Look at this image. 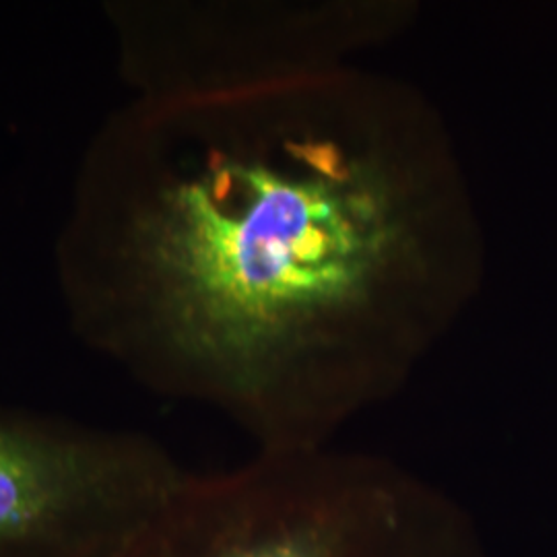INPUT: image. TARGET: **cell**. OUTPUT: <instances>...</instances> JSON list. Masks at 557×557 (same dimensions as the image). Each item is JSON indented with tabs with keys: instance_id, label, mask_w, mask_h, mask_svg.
Instances as JSON below:
<instances>
[{
	"instance_id": "6da1fadb",
	"label": "cell",
	"mask_w": 557,
	"mask_h": 557,
	"mask_svg": "<svg viewBox=\"0 0 557 557\" xmlns=\"http://www.w3.org/2000/svg\"><path fill=\"white\" fill-rule=\"evenodd\" d=\"M209 124L139 225L161 376L262 453L331 446L478 296L457 145L411 83L359 64L252 85Z\"/></svg>"
},
{
	"instance_id": "7a4b0ae2",
	"label": "cell",
	"mask_w": 557,
	"mask_h": 557,
	"mask_svg": "<svg viewBox=\"0 0 557 557\" xmlns=\"http://www.w3.org/2000/svg\"><path fill=\"white\" fill-rule=\"evenodd\" d=\"M112 557H490L478 524L391 458L320 446L182 475Z\"/></svg>"
},
{
	"instance_id": "3957f363",
	"label": "cell",
	"mask_w": 557,
	"mask_h": 557,
	"mask_svg": "<svg viewBox=\"0 0 557 557\" xmlns=\"http://www.w3.org/2000/svg\"><path fill=\"white\" fill-rule=\"evenodd\" d=\"M180 478L147 444L0 418V557H112Z\"/></svg>"
}]
</instances>
